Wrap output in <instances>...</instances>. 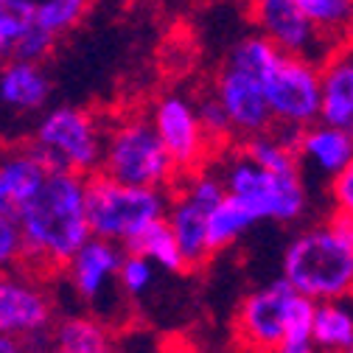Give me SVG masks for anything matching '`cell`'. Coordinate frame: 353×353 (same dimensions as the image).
I'll use <instances>...</instances> for the list:
<instances>
[{"instance_id": "d6a6232c", "label": "cell", "mask_w": 353, "mask_h": 353, "mask_svg": "<svg viewBox=\"0 0 353 353\" xmlns=\"http://www.w3.org/2000/svg\"><path fill=\"white\" fill-rule=\"evenodd\" d=\"M342 54H345V57H347V59L353 62V34H350V39H347L345 46H342Z\"/></svg>"}, {"instance_id": "52a82bcc", "label": "cell", "mask_w": 353, "mask_h": 353, "mask_svg": "<svg viewBox=\"0 0 353 353\" xmlns=\"http://www.w3.org/2000/svg\"><path fill=\"white\" fill-rule=\"evenodd\" d=\"M219 180L225 194L236 199L258 222H294L305 210V185L300 174H272L255 165L241 149L222 163Z\"/></svg>"}, {"instance_id": "d4e9b609", "label": "cell", "mask_w": 353, "mask_h": 353, "mask_svg": "<svg viewBox=\"0 0 353 353\" xmlns=\"http://www.w3.org/2000/svg\"><path fill=\"white\" fill-rule=\"evenodd\" d=\"M90 0H42L34 9V23L39 28H46L48 34L59 37L65 31H70L87 12Z\"/></svg>"}, {"instance_id": "7402d4cb", "label": "cell", "mask_w": 353, "mask_h": 353, "mask_svg": "<svg viewBox=\"0 0 353 353\" xmlns=\"http://www.w3.org/2000/svg\"><path fill=\"white\" fill-rule=\"evenodd\" d=\"M255 225V219L230 196H225L210 213L205 222V241H208V252L216 255L228 247H233L250 228Z\"/></svg>"}, {"instance_id": "ac0fdd59", "label": "cell", "mask_w": 353, "mask_h": 353, "mask_svg": "<svg viewBox=\"0 0 353 353\" xmlns=\"http://www.w3.org/2000/svg\"><path fill=\"white\" fill-rule=\"evenodd\" d=\"M205 222H208V213L196 202H191L180 188H176L174 196H168L165 225L174 233V241L183 252L185 270H199L213 258L205 241Z\"/></svg>"}, {"instance_id": "8992f818", "label": "cell", "mask_w": 353, "mask_h": 353, "mask_svg": "<svg viewBox=\"0 0 353 353\" xmlns=\"http://www.w3.org/2000/svg\"><path fill=\"white\" fill-rule=\"evenodd\" d=\"M104 132L107 129L90 110L62 104L42 112L28 143L51 171L93 176L104 154Z\"/></svg>"}, {"instance_id": "cb8c5ba5", "label": "cell", "mask_w": 353, "mask_h": 353, "mask_svg": "<svg viewBox=\"0 0 353 353\" xmlns=\"http://www.w3.org/2000/svg\"><path fill=\"white\" fill-rule=\"evenodd\" d=\"M34 0H0V59L9 62L17 39L34 23Z\"/></svg>"}, {"instance_id": "4fadbf2b", "label": "cell", "mask_w": 353, "mask_h": 353, "mask_svg": "<svg viewBox=\"0 0 353 353\" xmlns=\"http://www.w3.org/2000/svg\"><path fill=\"white\" fill-rule=\"evenodd\" d=\"M123 250L112 241L104 239H87L62 267V278L70 286V292L81 300L99 305L104 297H110L115 286V275H118V263H121Z\"/></svg>"}, {"instance_id": "7a4b0ae2", "label": "cell", "mask_w": 353, "mask_h": 353, "mask_svg": "<svg viewBox=\"0 0 353 353\" xmlns=\"http://www.w3.org/2000/svg\"><path fill=\"white\" fill-rule=\"evenodd\" d=\"M281 278L303 297L325 303L353 294V247L328 225L297 233L281 263Z\"/></svg>"}, {"instance_id": "9a60e30c", "label": "cell", "mask_w": 353, "mask_h": 353, "mask_svg": "<svg viewBox=\"0 0 353 353\" xmlns=\"http://www.w3.org/2000/svg\"><path fill=\"white\" fill-rule=\"evenodd\" d=\"M54 84L42 65L3 62L0 68V104L17 115L42 112L51 101Z\"/></svg>"}, {"instance_id": "484cf974", "label": "cell", "mask_w": 353, "mask_h": 353, "mask_svg": "<svg viewBox=\"0 0 353 353\" xmlns=\"http://www.w3.org/2000/svg\"><path fill=\"white\" fill-rule=\"evenodd\" d=\"M194 110H196V121L202 126V135L208 138L210 149H219V146H225L233 135V126H230V118L225 112V107L219 104V99L210 93H202L196 101H194Z\"/></svg>"}, {"instance_id": "8fae6325", "label": "cell", "mask_w": 353, "mask_h": 353, "mask_svg": "<svg viewBox=\"0 0 353 353\" xmlns=\"http://www.w3.org/2000/svg\"><path fill=\"white\" fill-rule=\"evenodd\" d=\"M157 138L163 149L168 152L174 168L180 174H194L202 171L208 154L213 152L208 138L202 135V126L196 121L194 101L180 96V93H168L154 101L152 115H149Z\"/></svg>"}, {"instance_id": "83f0119b", "label": "cell", "mask_w": 353, "mask_h": 353, "mask_svg": "<svg viewBox=\"0 0 353 353\" xmlns=\"http://www.w3.org/2000/svg\"><path fill=\"white\" fill-rule=\"evenodd\" d=\"M54 42H57L54 34H48L46 28H39L37 23H31V28L17 39V46H14L9 62H34V65H42V62L51 57Z\"/></svg>"}, {"instance_id": "3957f363", "label": "cell", "mask_w": 353, "mask_h": 353, "mask_svg": "<svg viewBox=\"0 0 353 353\" xmlns=\"http://www.w3.org/2000/svg\"><path fill=\"white\" fill-rule=\"evenodd\" d=\"M99 174L123 185L157 191H168L180 176L146 115H123L104 132Z\"/></svg>"}, {"instance_id": "ba28073f", "label": "cell", "mask_w": 353, "mask_h": 353, "mask_svg": "<svg viewBox=\"0 0 353 353\" xmlns=\"http://www.w3.org/2000/svg\"><path fill=\"white\" fill-rule=\"evenodd\" d=\"M59 317V303L51 278L26 267L0 272V334L26 342L34 353L51 347V328Z\"/></svg>"}, {"instance_id": "5b68a950", "label": "cell", "mask_w": 353, "mask_h": 353, "mask_svg": "<svg viewBox=\"0 0 353 353\" xmlns=\"http://www.w3.org/2000/svg\"><path fill=\"white\" fill-rule=\"evenodd\" d=\"M314 305L283 278H275L241 300L236 334L250 353H272L283 336H312Z\"/></svg>"}, {"instance_id": "30bf717a", "label": "cell", "mask_w": 353, "mask_h": 353, "mask_svg": "<svg viewBox=\"0 0 353 353\" xmlns=\"http://www.w3.org/2000/svg\"><path fill=\"white\" fill-rule=\"evenodd\" d=\"M250 20L255 34L270 39L281 54L305 57L320 65L339 51L308 23L294 0H250Z\"/></svg>"}, {"instance_id": "5bb4252c", "label": "cell", "mask_w": 353, "mask_h": 353, "mask_svg": "<svg viewBox=\"0 0 353 353\" xmlns=\"http://www.w3.org/2000/svg\"><path fill=\"white\" fill-rule=\"evenodd\" d=\"M48 171L31 143L0 149V210L17 216L46 183Z\"/></svg>"}, {"instance_id": "ffe728a7", "label": "cell", "mask_w": 353, "mask_h": 353, "mask_svg": "<svg viewBox=\"0 0 353 353\" xmlns=\"http://www.w3.org/2000/svg\"><path fill=\"white\" fill-rule=\"evenodd\" d=\"M312 342L320 353H345L353 345V303L347 297L314 305Z\"/></svg>"}, {"instance_id": "4dcf8cb0", "label": "cell", "mask_w": 353, "mask_h": 353, "mask_svg": "<svg viewBox=\"0 0 353 353\" xmlns=\"http://www.w3.org/2000/svg\"><path fill=\"white\" fill-rule=\"evenodd\" d=\"M272 353H320L312 336H283Z\"/></svg>"}, {"instance_id": "9c48e42d", "label": "cell", "mask_w": 353, "mask_h": 353, "mask_svg": "<svg viewBox=\"0 0 353 353\" xmlns=\"http://www.w3.org/2000/svg\"><path fill=\"white\" fill-rule=\"evenodd\" d=\"M263 96L281 129H305L320 121V65L281 54L272 70L263 76Z\"/></svg>"}, {"instance_id": "f1b7e54d", "label": "cell", "mask_w": 353, "mask_h": 353, "mask_svg": "<svg viewBox=\"0 0 353 353\" xmlns=\"http://www.w3.org/2000/svg\"><path fill=\"white\" fill-rule=\"evenodd\" d=\"M23 267V236L17 216L0 210V272Z\"/></svg>"}, {"instance_id": "2e32d148", "label": "cell", "mask_w": 353, "mask_h": 353, "mask_svg": "<svg viewBox=\"0 0 353 353\" xmlns=\"http://www.w3.org/2000/svg\"><path fill=\"white\" fill-rule=\"evenodd\" d=\"M320 123L353 135V62L342 48L320 65Z\"/></svg>"}, {"instance_id": "603a6c76", "label": "cell", "mask_w": 353, "mask_h": 353, "mask_svg": "<svg viewBox=\"0 0 353 353\" xmlns=\"http://www.w3.org/2000/svg\"><path fill=\"white\" fill-rule=\"evenodd\" d=\"M126 250L143 255L146 261L154 263V270H165V272H185V261L183 252L174 241V233L168 230L165 219L154 222L149 230H143L135 241H132Z\"/></svg>"}, {"instance_id": "44dd1931", "label": "cell", "mask_w": 353, "mask_h": 353, "mask_svg": "<svg viewBox=\"0 0 353 353\" xmlns=\"http://www.w3.org/2000/svg\"><path fill=\"white\" fill-rule=\"evenodd\" d=\"M297 9L334 48H342L353 34V0H294Z\"/></svg>"}, {"instance_id": "277c9868", "label": "cell", "mask_w": 353, "mask_h": 353, "mask_svg": "<svg viewBox=\"0 0 353 353\" xmlns=\"http://www.w3.org/2000/svg\"><path fill=\"white\" fill-rule=\"evenodd\" d=\"M87 225L93 239H104L126 250L143 230L165 219L168 194L157 188H135L104 174L87 176Z\"/></svg>"}, {"instance_id": "7c38bea8", "label": "cell", "mask_w": 353, "mask_h": 353, "mask_svg": "<svg viewBox=\"0 0 353 353\" xmlns=\"http://www.w3.org/2000/svg\"><path fill=\"white\" fill-rule=\"evenodd\" d=\"M213 96L219 99V104L225 107L233 135L239 138H252V135H263V132H272L275 121L272 112L267 107V96H263V84L261 79L233 68V65H222L213 84Z\"/></svg>"}, {"instance_id": "836d02e7", "label": "cell", "mask_w": 353, "mask_h": 353, "mask_svg": "<svg viewBox=\"0 0 353 353\" xmlns=\"http://www.w3.org/2000/svg\"><path fill=\"white\" fill-rule=\"evenodd\" d=\"M345 353H353V345H350V347H347V350H345Z\"/></svg>"}, {"instance_id": "e0dca14e", "label": "cell", "mask_w": 353, "mask_h": 353, "mask_svg": "<svg viewBox=\"0 0 353 353\" xmlns=\"http://www.w3.org/2000/svg\"><path fill=\"white\" fill-rule=\"evenodd\" d=\"M294 152H297L300 165L308 163L314 171H320V174H325L334 180L353 157V135L317 121L312 126H305L297 135Z\"/></svg>"}, {"instance_id": "6da1fadb", "label": "cell", "mask_w": 353, "mask_h": 353, "mask_svg": "<svg viewBox=\"0 0 353 353\" xmlns=\"http://www.w3.org/2000/svg\"><path fill=\"white\" fill-rule=\"evenodd\" d=\"M87 176L48 171L46 183L17 213L23 236V267L54 278L70 255L90 239L87 225Z\"/></svg>"}, {"instance_id": "f546056e", "label": "cell", "mask_w": 353, "mask_h": 353, "mask_svg": "<svg viewBox=\"0 0 353 353\" xmlns=\"http://www.w3.org/2000/svg\"><path fill=\"white\" fill-rule=\"evenodd\" d=\"M331 196L336 202V210L353 219V157L331 180Z\"/></svg>"}, {"instance_id": "1f68e13d", "label": "cell", "mask_w": 353, "mask_h": 353, "mask_svg": "<svg viewBox=\"0 0 353 353\" xmlns=\"http://www.w3.org/2000/svg\"><path fill=\"white\" fill-rule=\"evenodd\" d=\"M0 353H34L26 342L14 339V336H3L0 334Z\"/></svg>"}, {"instance_id": "4316f807", "label": "cell", "mask_w": 353, "mask_h": 353, "mask_svg": "<svg viewBox=\"0 0 353 353\" xmlns=\"http://www.w3.org/2000/svg\"><path fill=\"white\" fill-rule=\"evenodd\" d=\"M152 283H154V263L138 252L123 250L121 263H118V275H115L118 292L126 297H143L152 289Z\"/></svg>"}, {"instance_id": "e575fe53", "label": "cell", "mask_w": 353, "mask_h": 353, "mask_svg": "<svg viewBox=\"0 0 353 353\" xmlns=\"http://www.w3.org/2000/svg\"><path fill=\"white\" fill-rule=\"evenodd\" d=\"M0 149H3V146H0Z\"/></svg>"}, {"instance_id": "d6986e66", "label": "cell", "mask_w": 353, "mask_h": 353, "mask_svg": "<svg viewBox=\"0 0 353 353\" xmlns=\"http://www.w3.org/2000/svg\"><path fill=\"white\" fill-rule=\"evenodd\" d=\"M51 347L62 353H115V336L99 314H59L51 328Z\"/></svg>"}]
</instances>
